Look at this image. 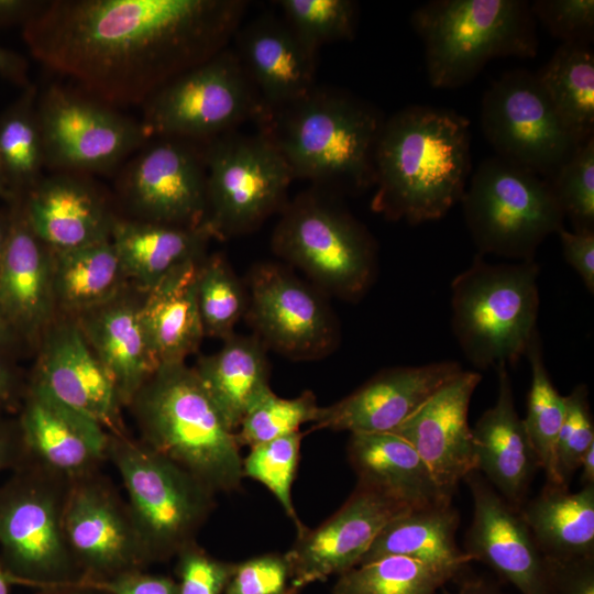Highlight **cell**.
<instances>
[{
  "mask_svg": "<svg viewBox=\"0 0 594 594\" xmlns=\"http://www.w3.org/2000/svg\"><path fill=\"white\" fill-rule=\"evenodd\" d=\"M443 594H507L499 584L482 576L463 580L454 592L443 591Z\"/></svg>",
  "mask_w": 594,
  "mask_h": 594,
  "instance_id": "obj_56",
  "label": "cell"
},
{
  "mask_svg": "<svg viewBox=\"0 0 594 594\" xmlns=\"http://www.w3.org/2000/svg\"><path fill=\"white\" fill-rule=\"evenodd\" d=\"M233 40V50L263 110L287 105L316 86L317 51L283 18L261 14L241 24Z\"/></svg>",
  "mask_w": 594,
  "mask_h": 594,
  "instance_id": "obj_25",
  "label": "cell"
},
{
  "mask_svg": "<svg viewBox=\"0 0 594 594\" xmlns=\"http://www.w3.org/2000/svg\"><path fill=\"white\" fill-rule=\"evenodd\" d=\"M70 483L26 461L0 485V560L14 585L37 590L80 580L63 525Z\"/></svg>",
  "mask_w": 594,
  "mask_h": 594,
  "instance_id": "obj_9",
  "label": "cell"
},
{
  "mask_svg": "<svg viewBox=\"0 0 594 594\" xmlns=\"http://www.w3.org/2000/svg\"><path fill=\"white\" fill-rule=\"evenodd\" d=\"M482 375L462 370L393 432L409 442L440 488L453 497L464 477L476 471L469 407Z\"/></svg>",
  "mask_w": 594,
  "mask_h": 594,
  "instance_id": "obj_23",
  "label": "cell"
},
{
  "mask_svg": "<svg viewBox=\"0 0 594 594\" xmlns=\"http://www.w3.org/2000/svg\"><path fill=\"white\" fill-rule=\"evenodd\" d=\"M140 120L152 139L205 143L255 121L261 99L234 50L226 47L183 73L143 105Z\"/></svg>",
  "mask_w": 594,
  "mask_h": 594,
  "instance_id": "obj_11",
  "label": "cell"
},
{
  "mask_svg": "<svg viewBox=\"0 0 594 594\" xmlns=\"http://www.w3.org/2000/svg\"><path fill=\"white\" fill-rule=\"evenodd\" d=\"M24 393L14 367L7 355L0 353V408L14 407Z\"/></svg>",
  "mask_w": 594,
  "mask_h": 594,
  "instance_id": "obj_54",
  "label": "cell"
},
{
  "mask_svg": "<svg viewBox=\"0 0 594 594\" xmlns=\"http://www.w3.org/2000/svg\"><path fill=\"white\" fill-rule=\"evenodd\" d=\"M211 234L204 226L182 228L117 218L111 242L127 278L146 293L180 265L202 260Z\"/></svg>",
  "mask_w": 594,
  "mask_h": 594,
  "instance_id": "obj_32",
  "label": "cell"
},
{
  "mask_svg": "<svg viewBox=\"0 0 594 594\" xmlns=\"http://www.w3.org/2000/svg\"><path fill=\"white\" fill-rule=\"evenodd\" d=\"M594 444V421L588 391L576 385L565 396V414L556 444V475L561 486L569 487L587 449Z\"/></svg>",
  "mask_w": 594,
  "mask_h": 594,
  "instance_id": "obj_45",
  "label": "cell"
},
{
  "mask_svg": "<svg viewBox=\"0 0 594 594\" xmlns=\"http://www.w3.org/2000/svg\"><path fill=\"white\" fill-rule=\"evenodd\" d=\"M248 295L245 315L265 346L289 359L316 360L338 345L339 327L329 306L283 266H254Z\"/></svg>",
  "mask_w": 594,
  "mask_h": 594,
  "instance_id": "obj_17",
  "label": "cell"
},
{
  "mask_svg": "<svg viewBox=\"0 0 594 594\" xmlns=\"http://www.w3.org/2000/svg\"><path fill=\"white\" fill-rule=\"evenodd\" d=\"M143 443L174 461L215 494L237 491L242 457L235 432L193 367L160 365L128 406Z\"/></svg>",
  "mask_w": 594,
  "mask_h": 594,
  "instance_id": "obj_4",
  "label": "cell"
},
{
  "mask_svg": "<svg viewBox=\"0 0 594 594\" xmlns=\"http://www.w3.org/2000/svg\"><path fill=\"white\" fill-rule=\"evenodd\" d=\"M0 198L7 201L8 204L11 202V194L8 189V186L4 179L1 162H0Z\"/></svg>",
  "mask_w": 594,
  "mask_h": 594,
  "instance_id": "obj_62",
  "label": "cell"
},
{
  "mask_svg": "<svg viewBox=\"0 0 594 594\" xmlns=\"http://www.w3.org/2000/svg\"><path fill=\"white\" fill-rule=\"evenodd\" d=\"M531 370V384L527 399V414L522 419L528 437L537 453L547 483L557 484L556 444L565 414V396L553 385L543 361L539 332L530 339L525 355Z\"/></svg>",
  "mask_w": 594,
  "mask_h": 594,
  "instance_id": "obj_38",
  "label": "cell"
},
{
  "mask_svg": "<svg viewBox=\"0 0 594 594\" xmlns=\"http://www.w3.org/2000/svg\"><path fill=\"white\" fill-rule=\"evenodd\" d=\"M26 462L18 422L0 420V472L15 470Z\"/></svg>",
  "mask_w": 594,
  "mask_h": 594,
  "instance_id": "obj_52",
  "label": "cell"
},
{
  "mask_svg": "<svg viewBox=\"0 0 594 594\" xmlns=\"http://www.w3.org/2000/svg\"><path fill=\"white\" fill-rule=\"evenodd\" d=\"M35 594H107L94 588L76 585V584H63L57 586H48L37 588Z\"/></svg>",
  "mask_w": 594,
  "mask_h": 594,
  "instance_id": "obj_58",
  "label": "cell"
},
{
  "mask_svg": "<svg viewBox=\"0 0 594 594\" xmlns=\"http://www.w3.org/2000/svg\"><path fill=\"white\" fill-rule=\"evenodd\" d=\"M460 202L479 254L516 261L535 260L565 219L544 178L498 156L480 163Z\"/></svg>",
  "mask_w": 594,
  "mask_h": 594,
  "instance_id": "obj_10",
  "label": "cell"
},
{
  "mask_svg": "<svg viewBox=\"0 0 594 594\" xmlns=\"http://www.w3.org/2000/svg\"><path fill=\"white\" fill-rule=\"evenodd\" d=\"M409 508L356 484L344 504L316 528L302 526L285 553L289 586L302 588L311 583L341 575L360 564L380 531Z\"/></svg>",
  "mask_w": 594,
  "mask_h": 594,
  "instance_id": "obj_18",
  "label": "cell"
},
{
  "mask_svg": "<svg viewBox=\"0 0 594 594\" xmlns=\"http://www.w3.org/2000/svg\"><path fill=\"white\" fill-rule=\"evenodd\" d=\"M497 398L472 428L476 471L515 509L525 503L536 471L537 453L517 415L508 365L495 367Z\"/></svg>",
  "mask_w": 594,
  "mask_h": 594,
  "instance_id": "obj_27",
  "label": "cell"
},
{
  "mask_svg": "<svg viewBox=\"0 0 594 594\" xmlns=\"http://www.w3.org/2000/svg\"><path fill=\"white\" fill-rule=\"evenodd\" d=\"M16 422L26 461L69 482L100 471L107 461L109 432L33 381Z\"/></svg>",
  "mask_w": 594,
  "mask_h": 594,
  "instance_id": "obj_19",
  "label": "cell"
},
{
  "mask_svg": "<svg viewBox=\"0 0 594 594\" xmlns=\"http://www.w3.org/2000/svg\"><path fill=\"white\" fill-rule=\"evenodd\" d=\"M302 436L298 431L256 444L242 458L243 477H250L266 486L297 530L304 525L293 504L292 486L298 469Z\"/></svg>",
  "mask_w": 594,
  "mask_h": 594,
  "instance_id": "obj_43",
  "label": "cell"
},
{
  "mask_svg": "<svg viewBox=\"0 0 594 594\" xmlns=\"http://www.w3.org/2000/svg\"><path fill=\"white\" fill-rule=\"evenodd\" d=\"M539 265L535 260L492 264L476 254L451 283V326L477 370L515 365L537 330Z\"/></svg>",
  "mask_w": 594,
  "mask_h": 594,
  "instance_id": "obj_6",
  "label": "cell"
},
{
  "mask_svg": "<svg viewBox=\"0 0 594 594\" xmlns=\"http://www.w3.org/2000/svg\"><path fill=\"white\" fill-rule=\"evenodd\" d=\"M544 558L550 594H594V556Z\"/></svg>",
  "mask_w": 594,
  "mask_h": 594,
  "instance_id": "obj_50",
  "label": "cell"
},
{
  "mask_svg": "<svg viewBox=\"0 0 594 594\" xmlns=\"http://www.w3.org/2000/svg\"><path fill=\"white\" fill-rule=\"evenodd\" d=\"M76 584L107 594H179L177 581L169 576L132 570L102 580H78Z\"/></svg>",
  "mask_w": 594,
  "mask_h": 594,
  "instance_id": "obj_49",
  "label": "cell"
},
{
  "mask_svg": "<svg viewBox=\"0 0 594 594\" xmlns=\"http://www.w3.org/2000/svg\"><path fill=\"white\" fill-rule=\"evenodd\" d=\"M459 525L460 514L452 503L407 509L380 531L360 564L402 556L455 579L472 562L457 543Z\"/></svg>",
  "mask_w": 594,
  "mask_h": 594,
  "instance_id": "obj_30",
  "label": "cell"
},
{
  "mask_svg": "<svg viewBox=\"0 0 594 594\" xmlns=\"http://www.w3.org/2000/svg\"><path fill=\"white\" fill-rule=\"evenodd\" d=\"M25 219L52 251L111 240L117 217L90 175L53 172L22 198Z\"/></svg>",
  "mask_w": 594,
  "mask_h": 594,
  "instance_id": "obj_24",
  "label": "cell"
},
{
  "mask_svg": "<svg viewBox=\"0 0 594 594\" xmlns=\"http://www.w3.org/2000/svg\"><path fill=\"white\" fill-rule=\"evenodd\" d=\"M36 110L45 167L54 172L108 173L150 141L140 120L61 84L38 92Z\"/></svg>",
  "mask_w": 594,
  "mask_h": 594,
  "instance_id": "obj_13",
  "label": "cell"
},
{
  "mask_svg": "<svg viewBox=\"0 0 594 594\" xmlns=\"http://www.w3.org/2000/svg\"><path fill=\"white\" fill-rule=\"evenodd\" d=\"M52 252L56 308L77 316L121 294L127 276L111 240Z\"/></svg>",
  "mask_w": 594,
  "mask_h": 594,
  "instance_id": "obj_35",
  "label": "cell"
},
{
  "mask_svg": "<svg viewBox=\"0 0 594 594\" xmlns=\"http://www.w3.org/2000/svg\"><path fill=\"white\" fill-rule=\"evenodd\" d=\"M201 144L207 174L204 226L212 238L252 232L287 205L293 174L261 133L235 130Z\"/></svg>",
  "mask_w": 594,
  "mask_h": 594,
  "instance_id": "obj_12",
  "label": "cell"
},
{
  "mask_svg": "<svg viewBox=\"0 0 594 594\" xmlns=\"http://www.w3.org/2000/svg\"><path fill=\"white\" fill-rule=\"evenodd\" d=\"M11 585H14V580L0 560V594H9Z\"/></svg>",
  "mask_w": 594,
  "mask_h": 594,
  "instance_id": "obj_61",
  "label": "cell"
},
{
  "mask_svg": "<svg viewBox=\"0 0 594 594\" xmlns=\"http://www.w3.org/2000/svg\"><path fill=\"white\" fill-rule=\"evenodd\" d=\"M109 460L122 480L128 506L151 564L196 541L216 507V494L188 471L141 440L109 433Z\"/></svg>",
  "mask_w": 594,
  "mask_h": 594,
  "instance_id": "obj_7",
  "label": "cell"
},
{
  "mask_svg": "<svg viewBox=\"0 0 594 594\" xmlns=\"http://www.w3.org/2000/svg\"><path fill=\"white\" fill-rule=\"evenodd\" d=\"M564 218L575 232H594V136L580 143L548 178Z\"/></svg>",
  "mask_w": 594,
  "mask_h": 594,
  "instance_id": "obj_44",
  "label": "cell"
},
{
  "mask_svg": "<svg viewBox=\"0 0 594 594\" xmlns=\"http://www.w3.org/2000/svg\"><path fill=\"white\" fill-rule=\"evenodd\" d=\"M385 118L373 105L336 88L315 86L302 97L263 110L254 121L294 179L328 193L374 186V160Z\"/></svg>",
  "mask_w": 594,
  "mask_h": 594,
  "instance_id": "obj_3",
  "label": "cell"
},
{
  "mask_svg": "<svg viewBox=\"0 0 594 594\" xmlns=\"http://www.w3.org/2000/svg\"><path fill=\"white\" fill-rule=\"evenodd\" d=\"M471 492L473 516L462 550L493 569L520 594H550L546 558L517 509L479 472L463 480Z\"/></svg>",
  "mask_w": 594,
  "mask_h": 594,
  "instance_id": "obj_20",
  "label": "cell"
},
{
  "mask_svg": "<svg viewBox=\"0 0 594 594\" xmlns=\"http://www.w3.org/2000/svg\"><path fill=\"white\" fill-rule=\"evenodd\" d=\"M314 393L306 391L294 398H282L272 389L245 414L235 437L240 447H254L299 431L314 422L319 410Z\"/></svg>",
  "mask_w": 594,
  "mask_h": 594,
  "instance_id": "obj_42",
  "label": "cell"
},
{
  "mask_svg": "<svg viewBox=\"0 0 594 594\" xmlns=\"http://www.w3.org/2000/svg\"><path fill=\"white\" fill-rule=\"evenodd\" d=\"M64 532L80 580H102L151 564L128 503L100 471L70 483Z\"/></svg>",
  "mask_w": 594,
  "mask_h": 594,
  "instance_id": "obj_16",
  "label": "cell"
},
{
  "mask_svg": "<svg viewBox=\"0 0 594 594\" xmlns=\"http://www.w3.org/2000/svg\"><path fill=\"white\" fill-rule=\"evenodd\" d=\"M559 118L579 143L594 136V54L590 45L561 44L535 73Z\"/></svg>",
  "mask_w": 594,
  "mask_h": 594,
  "instance_id": "obj_36",
  "label": "cell"
},
{
  "mask_svg": "<svg viewBox=\"0 0 594 594\" xmlns=\"http://www.w3.org/2000/svg\"><path fill=\"white\" fill-rule=\"evenodd\" d=\"M518 513L544 557L594 556V485L570 492L569 487L546 482Z\"/></svg>",
  "mask_w": 594,
  "mask_h": 594,
  "instance_id": "obj_34",
  "label": "cell"
},
{
  "mask_svg": "<svg viewBox=\"0 0 594 594\" xmlns=\"http://www.w3.org/2000/svg\"><path fill=\"white\" fill-rule=\"evenodd\" d=\"M176 558L179 594H223L235 569V563L212 557L197 541Z\"/></svg>",
  "mask_w": 594,
  "mask_h": 594,
  "instance_id": "obj_47",
  "label": "cell"
},
{
  "mask_svg": "<svg viewBox=\"0 0 594 594\" xmlns=\"http://www.w3.org/2000/svg\"><path fill=\"white\" fill-rule=\"evenodd\" d=\"M565 262L578 273L588 293H594V232H557Z\"/></svg>",
  "mask_w": 594,
  "mask_h": 594,
  "instance_id": "obj_51",
  "label": "cell"
},
{
  "mask_svg": "<svg viewBox=\"0 0 594 594\" xmlns=\"http://www.w3.org/2000/svg\"><path fill=\"white\" fill-rule=\"evenodd\" d=\"M9 205L10 227L0 262V309L21 340L33 342L54 320L53 252L30 228L22 198Z\"/></svg>",
  "mask_w": 594,
  "mask_h": 594,
  "instance_id": "obj_26",
  "label": "cell"
},
{
  "mask_svg": "<svg viewBox=\"0 0 594 594\" xmlns=\"http://www.w3.org/2000/svg\"><path fill=\"white\" fill-rule=\"evenodd\" d=\"M449 581L420 561L387 556L339 575L331 594H436Z\"/></svg>",
  "mask_w": 594,
  "mask_h": 594,
  "instance_id": "obj_39",
  "label": "cell"
},
{
  "mask_svg": "<svg viewBox=\"0 0 594 594\" xmlns=\"http://www.w3.org/2000/svg\"><path fill=\"white\" fill-rule=\"evenodd\" d=\"M346 452L358 484L409 509L452 503L413 446L394 432L350 433Z\"/></svg>",
  "mask_w": 594,
  "mask_h": 594,
  "instance_id": "obj_29",
  "label": "cell"
},
{
  "mask_svg": "<svg viewBox=\"0 0 594 594\" xmlns=\"http://www.w3.org/2000/svg\"><path fill=\"white\" fill-rule=\"evenodd\" d=\"M481 128L496 155L550 177L580 144L566 129L535 73L514 69L485 90Z\"/></svg>",
  "mask_w": 594,
  "mask_h": 594,
  "instance_id": "obj_14",
  "label": "cell"
},
{
  "mask_svg": "<svg viewBox=\"0 0 594 594\" xmlns=\"http://www.w3.org/2000/svg\"><path fill=\"white\" fill-rule=\"evenodd\" d=\"M532 15L561 44L590 45L594 40L593 0H537Z\"/></svg>",
  "mask_w": 594,
  "mask_h": 594,
  "instance_id": "obj_46",
  "label": "cell"
},
{
  "mask_svg": "<svg viewBox=\"0 0 594 594\" xmlns=\"http://www.w3.org/2000/svg\"><path fill=\"white\" fill-rule=\"evenodd\" d=\"M141 302L121 294L75 316L95 355L113 381L123 407L157 370Z\"/></svg>",
  "mask_w": 594,
  "mask_h": 594,
  "instance_id": "obj_28",
  "label": "cell"
},
{
  "mask_svg": "<svg viewBox=\"0 0 594 594\" xmlns=\"http://www.w3.org/2000/svg\"><path fill=\"white\" fill-rule=\"evenodd\" d=\"M197 304L204 336L222 339L246 314L249 295L227 260L220 254L205 256L197 276Z\"/></svg>",
  "mask_w": 594,
  "mask_h": 594,
  "instance_id": "obj_40",
  "label": "cell"
},
{
  "mask_svg": "<svg viewBox=\"0 0 594 594\" xmlns=\"http://www.w3.org/2000/svg\"><path fill=\"white\" fill-rule=\"evenodd\" d=\"M429 84L461 87L499 57L534 58L536 20L524 0H432L411 13Z\"/></svg>",
  "mask_w": 594,
  "mask_h": 594,
  "instance_id": "obj_5",
  "label": "cell"
},
{
  "mask_svg": "<svg viewBox=\"0 0 594 594\" xmlns=\"http://www.w3.org/2000/svg\"><path fill=\"white\" fill-rule=\"evenodd\" d=\"M118 191L129 219L182 228L204 227L207 174L202 144L152 139L125 163Z\"/></svg>",
  "mask_w": 594,
  "mask_h": 594,
  "instance_id": "obj_15",
  "label": "cell"
},
{
  "mask_svg": "<svg viewBox=\"0 0 594 594\" xmlns=\"http://www.w3.org/2000/svg\"><path fill=\"white\" fill-rule=\"evenodd\" d=\"M579 470L582 486L594 485V444L583 454Z\"/></svg>",
  "mask_w": 594,
  "mask_h": 594,
  "instance_id": "obj_59",
  "label": "cell"
},
{
  "mask_svg": "<svg viewBox=\"0 0 594 594\" xmlns=\"http://www.w3.org/2000/svg\"><path fill=\"white\" fill-rule=\"evenodd\" d=\"M202 260L174 270L141 301L142 321L158 366L185 362L205 337L197 304V276Z\"/></svg>",
  "mask_w": 594,
  "mask_h": 594,
  "instance_id": "obj_31",
  "label": "cell"
},
{
  "mask_svg": "<svg viewBox=\"0 0 594 594\" xmlns=\"http://www.w3.org/2000/svg\"><path fill=\"white\" fill-rule=\"evenodd\" d=\"M243 0H50L22 26L32 56L111 107L143 105L228 47Z\"/></svg>",
  "mask_w": 594,
  "mask_h": 594,
  "instance_id": "obj_1",
  "label": "cell"
},
{
  "mask_svg": "<svg viewBox=\"0 0 594 594\" xmlns=\"http://www.w3.org/2000/svg\"><path fill=\"white\" fill-rule=\"evenodd\" d=\"M300 588L288 586L283 594H300Z\"/></svg>",
  "mask_w": 594,
  "mask_h": 594,
  "instance_id": "obj_63",
  "label": "cell"
},
{
  "mask_svg": "<svg viewBox=\"0 0 594 594\" xmlns=\"http://www.w3.org/2000/svg\"><path fill=\"white\" fill-rule=\"evenodd\" d=\"M462 370L455 361L383 370L344 398L319 407L312 428L393 432Z\"/></svg>",
  "mask_w": 594,
  "mask_h": 594,
  "instance_id": "obj_21",
  "label": "cell"
},
{
  "mask_svg": "<svg viewBox=\"0 0 594 594\" xmlns=\"http://www.w3.org/2000/svg\"><path fill=\"white\" fill-rule=\"evenodd\" d=\"M471 168L469 119L446 108L408 106L381 129L371 208L414 226L439 220L461 201Z\"/></svg>",
  "mask_w": 594,
  "mask_h": 594,
  "instance_id": "obj_2",
  "label": "cell"
},
{
  "mask_svg": "<svg viewBox=\"0 0 594 594\" xmlns=\"http://www.w3.org/2000/svg\"><path fill=\"white\" fill-rule=\"evenodd\" d=\"M32 381L98 421L109 433H125L121 418L123 405L116 385L76 318L53 320L45 329Z\"/></svg>",
  "mask_w": 594,
  "mask_h": 594,
  "instance_id": "obj_22",
  "label": "cell"
},
{
  "mask_svg": "<svg viewBox=\"0 0 594 594\" xmlns=\"http://www.w3.org/2000/svg\"><path fill=\"white\" fill-rule=\"evenodd\" d=\"M37 97L36 85L30 84L0 114V162L11 202L23 198L44 176Z\"/></svg>",
  "mask_w": 594,
  "mask_h": 594,
  "instance_id": "obj_37",
  "label": "cell"
},
{
  "mask_svg": "<svg viewBox=\"0 0 594 594\" xmlns=\"http://www.w3.org/2000/svg\"><path fill=\"white\" fill-rule=\"evenodd\" d=\"M10 227L9 208L0 211V262L4 253Z\"/></svg>",
  "mask_w": 594,
  "mask_h": 594,
  "instance_id": "obj_60",
  "label": "cell"
},
{
  "mask_svg": "<svg viewBox=\"0 0 594 594\" xmlns=\"http://www.w3.org/2000/svg\"><path fill=\"white\" fill-rule=\"evenodd\" d=\"M276 255L300 268L322 290L355 300L377 272V248L369 230L314 187L288 201L273 231Z\"/></svg>",
  "mask_w": 594,
  "mask_h": 594,
  "instance_id": "obj_8",
  "label": "cell"
},
{
  "mask_svg": "<svg viewBox=\"0 0 594 594\" xmlns=\"http://www.w3.org/2000/svg\"><path fill=\"white\" fill-rule=\"evenodd\" d=\"M44 3L42 0H0V26H23Z\"/></svg>",
  "mask_w": 594,
  "mask_h": 594,
  "instance_id": "obj_53",
  "label": "cell"
},
{
  "mask_svg": "<svg viewBox=\"0 0 594 594\" xmlns=\"http://www.w3.org/2000/svg\"><path fill=\"white\" fill-rule=\"evenodd\" d=\"M283 19L311 48L352 40L358 25V3L352 0H278Z\"/></svg>",
  "mask_w": 594,
  "mask_h": 594,
  "instance_id": "obj_41",
  "label": "cell"
},
{
  "mask_svg": "<svg viewBox=\"0 0 594 594\" xmlns=\"http://www.w3.org/2000/svg\"><path fill=\"white\" fill-rule=\"evenodd\" d=\"M289 582L285 554H261L235 563L223 594H283Z\"/></svg>",
  "mask_w": 594,
  "mask_h": 594,
  "instance_id": "obj_48",
  "label": "cell"
},
{
  "mask_svg": "<svg viewBox=\"0 0 594 594\" xmlns=\"http://www.w3.org/2000/svg\"><path fill=\"white\" fill-rule=\"evenodd\" d=\"M20 340L16 331L0 309V353L8 355Z\"/></svg>",
  "mask_w": 594,
  "mask_h": 594,
  "instance_id": "obj_57",
  "label": "cell"
},
{
  "mask_svg": "<svg viewBox=\"0 0 594 594\" xmlns=\"http://www.w3.org/2000/svg\"><path fill=\"white\" fill-rule=\"evenodd\" d=\"M0 76L22 89L31 84L26 59L2 46H0Z\"/></svg>",
  "mask_w": 594,
  "mask_h": 594,
  "instance_id": "obj_55",
  "label": "cell"
},
{
  "mask_svg": "<svg viewBox=\"0 0 594 594\" xmlns=\"http://www.w3.org/2000/svg\"><path fill=\"white\" fill-rule=\"evenodd\" d=\"M265 349L256 336L234 333L193 367L234 432L249 409L272 389Z\"/></svg>",
  "mask_w": 594,
  "mask_h": 594,
  "instance_id": "obj_33",
  "label": "cell"
}]
</instances>
